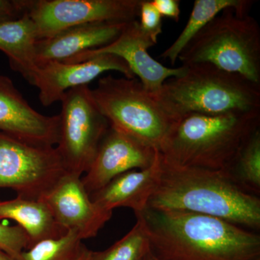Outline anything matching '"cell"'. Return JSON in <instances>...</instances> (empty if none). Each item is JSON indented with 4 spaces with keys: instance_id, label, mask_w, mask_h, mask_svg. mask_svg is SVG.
I'll use <instances>...</instances> for the list:
<instances>
[{
    "instance_id": "cell-24",
    "label": "cell",
    "mask_w": 260,
    "mask_h": 260,
    "mask_svg": "<svg viewBox=\"0 0 260 260\" xmlns=\"http://www.w3.org/2000/svg\"><path fill=\"white\" fill-rule=\"evenodd\" d=\"M138 18L143 31L157 44L158 37L162 32V18L152 4L151 0H141Z\"/></svg>"
},
{
    "instance_id": "cell-22",
    "label": "cell",
    "mask_w": 260,
    "mask_h": 260,
    "mask_svg": "<svg viewBox=\"0 0 260 260\" xmlns=\"http://www.w3.org/2000/svg\"><path fill=\"white\" fill-rule=\"evenodd\" d=\"M149 251L144 225L137 219L134 227L115 244L104 251H91L90 260H143Z\"/></svg>"
},
{
    "instance_id": "cell-19",
    "label": "cell",
    "mask_w": 260,
    "mask_h": 260,
    "mask_svg": "<svg viewBox=\"0 0 260 260\" xmlns=\"http://www.w3.org/2000/svg\"><path fill=\"white\" fill-rule=\"evenodd\" d=\"M254 3L252 0H195L185 27L160 57L174 67L184 47L215 17L228 9L234 10L238 15H248Z\"/></svg>"
},
{
    "instance_id": "cell-9",
    "label": "cell",
    "mask_w": 260,
    "mask_h": 260,
    "mask_svg": "<svg viewBox=\"0 0 260 260\" xmlns=\"http://www.w3.org/2000/svg\"><path fill=\"white\" fill-rule=\"evenodd\" d=\"M141 0H29L27 15L38 40L95 22L126 23L139 17Z\"/></svg>"
},
{
    "instance_id": "cell-25",
    "label": "cell",
    "mask_w": 260,
    "mask_h": 260,
    "mask_svg": "<svg viewBox=\"0 0 260 260\" xmlns=\"http://www.w3.org/2000/svg\"><path fill=\"white\" fill-rule=\"evenodd\" d=\"M29 0H0V24L15 21L28 13Z\"/></svg>"
},
{
    "instance_id": "cell-8",
    "label": "cell",
    "mask_w": 260,
    "mask_h": 260,
    "mask_svg": "<svg viewBox=\"0 0 260 260\" xmlns=\"http://www.w3.org/2000/svg\"><path fill=\"white\" fill-rule=\"evenodd\" d=\"M67 172L55 147L31 144L0 132V188L39 200Z\"/></svg>"
},
{
    "instance_id": "cell-12",
    "label": "cell",
    "mask_w": 260,
    "mask_h": 260,
    "mask_svg": "<svg viewBox=\"0 0 260 260\" xmlns=\"http://www.w3.org/2000/svg\"><path fill=\"white\" fill-rule=\"evenodd\" d=\"M158 154L157 149L110 126L82 177L83 185L90 195L123 173L150 168Z\"/></svg>"
},
{
    "instance_id": "cell-17",
    "label": "cell",
    "mask_w": 260,
    "mask_h": 260,
    "mask_svg": "<svg viewBox=\"0 0 260 260\" xmlns=\"http://www.w3.org/2000/svg\"><path fill=\"white\" fill-rule=\"evenodd\" d=\"M10 219L18 223L26 233L28 249L37 243L50 239H59L68 231L56 221L50 210L41 200L15 199L0 200V220Z\"/></svg>"
},
{
    "instance_id": "cell-21",
    "label": "cell",
    "mask_w": 260,
    "mask_h": 260,
    "mask_svg": "<svg viewBox=\"0 0 260 260\" xmlns=\"http://www.w3.org/2000/svg\"><path fill=\"white\" fill-rule=\"evenodd\" d=\"M79 234L68 231L59 239L42 241L24 250L15 260H74L79 254L83 243Z\"/></svg>"
},
{
    "instance_id": "cell-16",
    "label": "cell",
    "mask_w": 260,
    "mask_h": 260,
    "mask_svg": "<svg viewBox=\"0 0 260 260\" xmlns=\"http://www.w3.org/2000/svg\"><path fill=\"white\" fill-rule=\"evenodd\" d=\"M160 173L159 152L156 160L150 168L135 169L117 176L102 189L90 194L99 208L113 212L118 208H130L135 214L148 206Z\"/></svg>"
},
{
    "instance_id": "cell-27",
    "label": "cell",
    "mask_w": 260,
    "mask_h": 260,
    "mask_svg": "<svg viewBox=\"0 0 260 260\" xmlns=\"http://www.w3.org/2000/svg\"><path fill=\"white\" fill-rule=\"evenodd\" d=\"M90 254H91V251L89 250L88 248L83 244L79 254L74 260H90Z\"/></svg>"
},
{
    "instance_id": "cell-6",
    "label": "cell",
    "mask_w": 260,
    "mask_h": 260,
    "mask_svg": "<svg viewBox=\"0 0 260 260\" xmlns=\"http://www.w3.org/2000/svg\"><path fill=\"white\" fill-rule=\"evenodd\" d=\"M91 93L112 127L158 150L173 121L138 78L107 75Z\"/></svg>"
},
{
    "instance_id": "cell-10",
    "label": "cell",
    "mask_w": 260,
    "mask_h": 260,
    "mask_svg": "<svg viewBox=\"0 0 260 260\" xmlns=\"http://www.w3.org/2000/svg\"><path fill=\"white\" fill-rule=\"evenodd\" d=\"M155 44L143 31L138 20H133L125 24L119 37L109 45L83 51L63 62H81L97 54H114L125 61L135 78L138 77L145 89L155 95L166 80L180 76L186 70L184 65L179 68H169L153 59L148 50Z\"/></svg>"
},
{
    "instance_id": "cell-5",
    "label": "cell",
    "mask_w": 260,
    "mask_h": 260,
    "mask_svg": "<svg viewBox=\"0 0 260 260\" xmlns=\"http://www.w3.org/2000/svg\"><path fill=\"white\" fill-rule=\"evenodd\" d=\"M184 66L210 64L260 85V28L252 16L224 10L179 54Z\"/></svg>"
},
{
    "instance_id": "cell-23",
    "label": "cell",
    "mask_w": 260,
    "mask_h": 260,
    "mask_svg": "<svg viewBox=\"0 0 260 260\" xmlns=\"http://www.w3.org/2000/svg\"><path fill=\"white\" fill-rule=\"evenodd\" d=\"M28 245V236L21 227L0 223V250L15 259Z\"/></svg>"
},
{
    "instance_id": "cell-2",
    "label": "cell",
    "mask_w": 260,
    "mask_h": 260,
    "mask_svg": "<svg viewBox=\"0 0 260 260\" xmlns=\"http://www.w3.org/2000/svg\"><path fill=\"white\" fill-rule=\"evenodd\" d=\"M159 158L158 182L147 207L209 215L259 232V197L242 190L226 173L177 165L160 153Z\"/></svg>"
},
{
    "instance_id": "cell-11",
    "label": "cell",
    "mask_w": 260,
    "mask_h": 260,
    "mask_svg": "<svg viewBox=\"0 0 260 260\" xmlns=\"http://www.w3.org/2000/svg\"><path fill=\"white\" fill-rule=\"evenodd\" d=\"M39 200L47 205L60 226L75 231L82 240L95 237L113 215L92 201L82 177L73 173L67 172Z\"/></svg>"
},
{
    "instance_id": "cell-15",
    "label": "cell",
    "mask_w": 260,
    "mask_h": 260,
    "mask_svg": "<svg viewBox=\"0 0 260 260\" xmlns=\"http://www.w3.org/2000/svg\"><path fill=\"white\" fill-rule=\"evenodd\" d=\"M126 23L95 22L75 25L36 43L38 68L49 61H65L83 51L114 42Z\"/></svg>"
},
{
    "instance_id": "cell-13",
    "label": "cell",
    "mask_w": 260,
    "mask_h": 260,
    "mask_svg": "<svg viewBox=\"0 0 260 260\" xmlns=\"http://www.w3.org/2000/svg\"><path fill=\"white\" fill-rule=\"evenodd\" d=\"M109 71L121 73L127 78H135L129 67L119 56L101 54L81 62L67 63L49 61L39 67L31 85L39 89L41 104L49 107L60 102L70 89L88 85L103 73Z\"/></svg>"
},
{
    "instance_id": "cell-29",
    "label": "cell",
    "mask_w": 260,
    "mask_h": 260,
    "mask_svg": "<svg viewBox=\"0 0 260 260\" xmlns=\"http://www.w3.org/2000/svg\"><path fill=\"white\" fill-rule=\"evenodd\" d=\"M143 260H160L159 259L158 257H156L151 251H149L148 254L145 255L144 259Z\"/></svg>"
},
{
    "instance_id": "cell-3",
    "label": "cell",
    "mask_w": 260,
    "mask_h": 260,
    "mask_svg": "<svg viewBox=\"0 0 260 260\" xmlns=\"http://www.w3.org/2000/svg\"><path fill=\"white\" fill-rule=\"evenodd\" d=\"M260 129V112L191 114L172 122L158 149L168 161L227 172Z\"/></svg>"
},
{
    "instance_id": "cell-4",
    "label": "cell",
    "mask_w": 260,
    "mask_h": 260,
    "mask_svg": "<svg viewBox=\"0 0 260 260\" xmlns=\"http://www.w3.org/2000/svg\"><path fill=\"white\" fill-rule=\"evenodd\" d=\"M186 67L153 95L173 121L191 114L260 112V85L210 64Z\"/></svg>"
},
{
    "instance_id": "cell-18",
    "label": "cell",
    "mask_w": 260,
    "mask_h": 260,
    "mask_svg": "<svg viewBox=\"0 0 260 260\" xmlns=\"http://www.w3.org/2000/svg\"><path fill=\"white\" fill-rule=\"evenodd\" d=\"M37 41L35 25L27 14L18 20L0 24V51L8 56L11 69L30 85L38 70Z\"/></svg>"
},
{
    "instance_id": "cell-20",
    "label": "cell",
    "mask_w": 260,
    "mask_h": 260,
    "mask_svg": "<svg viewBox=\"0 0 260 260\" xmlns=\"http://www.w3.org/2000/svg\"><path fill=\"white\" fill-rule=\"evenodd\" d=\"M226 173L229 177L248 194L260 195V129L241 149Z\"/></svg>"
},
{
    "instance_id": "cell-7",
    "label": "cell",
    "mask_w": 260,
    "mask_h": 260,
    "mask_svg": "<svg viewBox=\"0 0 260 260\" xmlns=\"http://www.w3.org/2000/svg\"><path fill=\"white\" fill-rule=\"evenodd\" d=\"M60 102L55 148L67 172L82 177L91 166L110 124L97 107L89 85L70 89Z\"/></svg>"
},
{
    "instance_id": "cell-1",
    "label": "cell",
    "mask_w": 260,
    "mask_h": 260,
    "mask_svg": "<svg viewBox=\"0 0 260 260\" xmlns=\"http://www.w3.org/2000/svg\"><path fill=\"white\" fill-rule=\"evenodd\" d=\"M160 260H260V234L202 214L146 207L135 213Z\"/></svg>"
},
{
    "instance_id": "cell-14",
    "label": "cell",
    "mask_w": 260,
    "mask_h": 260,
    "mask_svg": "<svg viewBox=\"0 0 260 260\" xmlns=\"http://www.w3.org/2000/svg\"><path fill=\"white\" fill-rule=\"evenodd\" d=\"M59 115L45 116L30 107L8 77L0 75V132L31 144L55 147Z\"/></svg>"
},
{
    "instance_id": "cell-28",
    "label": "cell",
    "mask_w": 260,
    "mask_h": 260,
    "mask_svg": "<svg viewBox=\"0 0 260 260\" xmlns=\"http://www.w3.org/2000/svg\"><path fill=\"white\" fill-rule=\"evenodd\" d=\"M0 260H15L4 251L0 250Z\"/></svg>"
},
{
    "instance_id": "cell-26",
    "label": "cell",
    "mask_w": 260,
    "mask_h": 260,
    "mask_svg": "<svg viewBox=\"0 0 260 260\" xmlns=\"http://www.w3.org/2000/svg\"><path fill=\"white\" fill-rule=\"evenodd\" d=\"M151 3L162 18L179 21L181 14L179 0H151Z\"/></svg>"
}]
</instances>
